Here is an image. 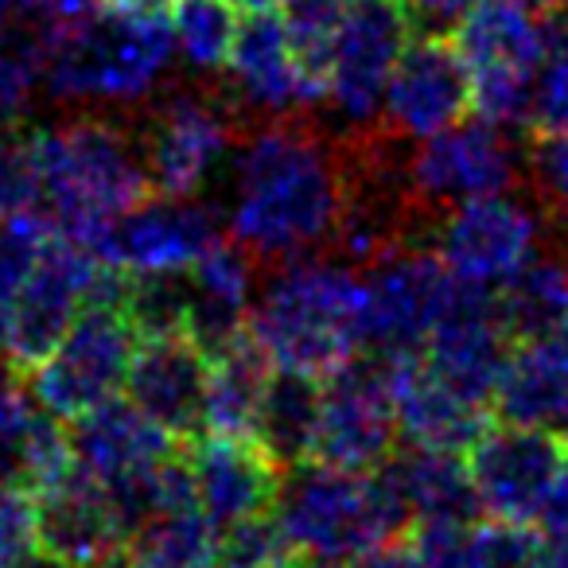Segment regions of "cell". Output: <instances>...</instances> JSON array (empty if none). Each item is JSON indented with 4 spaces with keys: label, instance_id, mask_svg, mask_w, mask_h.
<instances>
[{
    "label": "cell",
    "instance_id": "cell-1",
    "mask_svg": "<svg viewBox=\"0 0 568 568\" xmlns=\"http://www.w3.org/2000/svg\"><path fill=\"white\" fill-rule=\"evenodd\" d=\"M226 234L257 268L332 257L347 203V144L316 121H257L226 164Z\"/></svg>",
    "mask_w": 568,
    "mask_h": 568
},
{
    "label": "cell",
    "instance_id": "cell-2",
    "mask_svg": "<svg viewBox=\"0 0 568 568\" xmlns=\"http://www.w3.org/2000/svg\"><path fill=\"white\" fill-rule=\"evenodd\" d=\"M40 164V214L67 237L94 250L102 234L141 206L152 191L136 129L113 118L82 113L32 133Z\"/></svg>",
    "mask_w": 568,
    "mask_h": 568
},
{
    "label": "cell",
    "instance_id": "cell-3",
    "mask_svg": "<svg viewBox=\"0 0 568 568\" xmlns=\"http://www.w3.org/2000/svg\"><path fill=\"white\" fill-rule=\"evenodd\" d=\"M250 339L276 371L327 378L366 351L363 276L335 257L268 268L250 312Z\"/></svg>",
    "mask_w": 568,
    "mask_h": 568
},
{
    "label": "cell",
    "instance_id": "cell-4",
    "mask_svg": "<svg viewBox=\"0 0 568 568\" xmlns=\"http://www.w3.org/2000/svg\"><path fill=\"white\" fill-rule=\"evenodd\" d=\"M175 59L172 20L133 4H98L55 28L43 82L63 102H152Z\"/></svg>",
    "mask_w": 568,
    "mask_h": 568
},
{
    "label": "cell",
    "instance_id": "cell-5",
    "mask_svg": "<svg viewBox=\"0 0 568 568\" xmlns=\"http://www.w3.org/2000/svg\"><path fill=\"white\" fill-rule=\"evenodd\" d=\"M273 521L308 565L351 568L382 545L409 537V518L378 471H347L320 459L284 471Z\"/></svg>",
    "mask_w": 568,
    "mask_h": 568
},
{
    "label": "cell",
    "instance_id": "cell-6",
    "mask_svg": "<svg viewBox=\"0 0 568 568\" xmlns=\"http://www.w3.org/2000/svg\"><path fill=\"white\" fill-rule=\"evenodd\" d=\"M105 261L63 230L0 293V358L9 374H32L59 347L79 312L94 301Z\"/></svg>",
    "mask_w": 568,
    "mask_h": 568
},
{
    "label": "cell",
    "instance_id": "cell-7",
    "mask_svg": "<svg viewBox=\"0 0 568 568\" xmlns=\"http://www.w3.org/2000/svg\"><path fill=\"white\" fill-rule=\"evenodd\" d=\"M456 48L471 71L475 113L510 133L529 125L545 63L541 20L518 0H475L456 32Z\"/></svg>",
    "mask_w": 568,
    "mask_h": 568
},
{
    "label": "cell",
    "instance_id": "cell-8",
    "mask_svg": "<svg viewBox=\"0 0 568 568\" xmlns=\"http://www.w3.org/2000/svg\"><path fill=\"white\" fill-rule=\"evenodd\" d=\"M358 276H363L366 355H378L386 363L420 355L428 347L459 284L436 245L428 250L420 242L382 253Z\"/></svg>",
    "mask_w": 568,
    "mask_h": 568
},
{
    "label": "cell",
    "instance_id": "cell-9",
    "mask_svg": "<svg viewBox=\"0 0 568 568\" xmlns=\"http://www.w3.org/2000/svg\"><path fill=\"white\" fill-rule=\"evenodd\" d=\"M245 121L226 102V94H168L149 102L144 121L136 125L141 156L156 195L195 199L222 168L230 164Z\"/></svg>",
    "mask_w": 568,
    "mask_h": 568
},
{
    "label": "cell",
    "instance_id": "cell-10",
    "mask_svg": "<svg viewBox=\"0 0 568 568\" xmlns=\"http://www.w3.org/2000/svg\"><path fill=\"white\" fill-rule=\"evenodd\" d=\"M141 332L118 301H90L59 339V347L32 371V389L59 420H79L113 402L133 371Z\"/></svg>",
    "mask_w": 568,
    "mask_h": 568
},
{
    "label": "cell",
    "instance_id": "cell-11",
    "mask_svg": "<svg viewBox=\"0 0 568 568\" xmlns=\"http://www.w3.org/2000/svg\"><path fill=\"white\" fill-rule=\"evenodd\" d=\"M409 24L394 0H347L327 67V98L339 136H366L382 129L386 90L397 59L409 48Z\"/></svg>",
    "mask_w": 568,
    "mask_h": 568
},
{
    "label": "cell",
    "instance_id": "cell-12",
    "mask_svg": "<svg viewBox=\"0 0 568 568\" xmlns=\"http://www.w3.org/2000/svg\"><path fill=\"white\" fill-rule=\"evenodd\" d=\"M405 180L428 219L483 195H503L521 183V144L510 129L490 125L479 113L459 125L409 144Z\"/></svg>",
    "mask_w": 568,
    "mask_h": 568
},
{
    "label": "cell",
    "instance_id": "cell-13",
    "mask_svg": "<svg viewBox=\"0 0 568 568\" xmlns=\"http://www.w3.org/2000/svg\"><path fill=\"white\" fill-rule=\"evenodd\" d=\"M397 444L402 428H397L389 363L363 351L324 378L312 459L347 471H378Z\"/></svg>",
    "mask_w": 568,
    "mask_h": 568
},
{
    "label": "cell",
    "instance_id": "cell-14",
    "mask_svg": "<svg viewBox=\"0 0 568 568\" xmlns=\"http://www.w3.org/2000/svg\"><path fill=\"white\" fill-rule=\"evenodd\" d=\"M541 219L534 203L503 191L444 211L433 226V242L456 281L498 293L541 253Z\"/></svg>",
    "mask_w": 568,
    "mask_h": 568
},
{
    "label": "cell",
    "instance_id": "cell-15",
    "mask_svg": "<svg viewBox=\"0 0 568 568\" xmlns=\"http://www.w3.org/2000/svg\"><path fill=\"white\" fill-rule=\"evenodd\" d=\"M565 456V436L549 428L514 425V420L487 428L467 452V471L483 514L514 526H537V514Z\"/></svg>",
    "mask_w": 568,
    "mask_h": 568
},
{
    "label": "cell",
    "instance_id": "cell-16",
    "mask_svg": "<svg viewBox=\"0 0 568 568\" xmlns=\"http://www.w3.org/2000/svg\"><path fill=\"white\" fill-rule=\"evenodd\" d=\"M219 242L222 230L206 203L180 195H149L105 230L94 253L121 273L156 276L187 273Z\"/></svg>",
    "mask_w": 568,
    "mask_h": 568
},
{
    "label": "cell",
    "instance_id": "cell-17",
    "mask_svg": "<svg viewBox=\"0 0 568 568\" xmlns=\"http://www.w3.org/2000/svg\"><path fill=\"white\" fill-rule=\"evenodd\" d=\"M475 113L471 71L456 43L448 40H409L397 59V71L386 90L382 129L417 144Z\"/></svg>",
    "mask_w": 568,
    "mask_h": 568
},
{
    "label": "cell",
    "instance_id": "cell-18",
    "mask_svg": "<svg viewBox=\"0 0 568 568\" xmlns=\"http://www.w3.org/2000/svg\"><path fill=\"white\" fill-rule=\"evenodd\" d=\"M226 87L230 90L222 94L237 110V118L253 113L261 121H288L320 105L316 87L308 82L293 40L284 32V20L273 12L242 20L234 51L226 59Z\"/></svg>",
    "mask_w": 568,
    "mask_h": 568
},
{
    "label": "cell",
    "instance_id": "cell-19",
    "mask_svg": "<svg viewBox=\"0 0 568 568\" xmlns=\"http://www.w3.org/2000/svg\"><path fill=\"white\" fill-rule=\"evenodd\" d=\"M206 389H211V355L187 332L141 339L125 397L172 440L187 444L206 436Z\"/></svg>",
    "mask_w": 568,
    "mask_h": 568
},
{
    "label": "cell",
    "instance_id": "cell-20",
    "mask_svg": "<svg viewBox=\"0 0 568 568\" xmlns=\"http://www.w3.org/2000/svg\"><path fill=\"white\" fill-rule=\"evenodd\" d=\"M510 351H514V339L503 324L495 293L459 281L456 296H452L448 312H444L440 327L433 332L428 347L420 351V358H425L444 382H452L459 394H467L471 402L490 405Z\"/></svg>",
    "mask_w": 568,
    "mask_h": 568
},
{
    "label": "cell",
    "instance_id": "cell-21",
    "mask_svg": "<svg viewBox=\"0 0 568 568\" xmlns=\"http://www.w3.org/2000/svg\"><path fill=\"white\" fill-rule=\"evenodd\" d=\"M195 503L214 529H230L237 521L265 518L276 506L284 471L265 456L257 440L242 436H199L187 448Z\"/></svg>",
    "mask_w": 568,
    "mask_h": 568
},
{
    "label": "cell",
    "instance_id": "cell-22",
    "mask_svg": "<svg viewBox=\"0 0 568 568\" xmlns=\"http://www.w3.org/2000/svg\"><path fill=\"white\" fill-rule=\"evenodd\" d=\"M36 510H40L43 549L63 560L67 568L94 565V560L118 557L129 549V534L121 526L110 490L90 475H82L79 467L48 483L36 495Z\"/></svg>",
    "mask_w": 568,
    "mask_h": 568
},
{
    "label": "cell",
    "instance_id": "cell-23",
    "mask_svg": "<svg viewBox=\"0 0 568 568\" xmlns=\"http://www.w3.org/2000/svg\"><path fill=\"white\" fill-rule=\"evenodd\" d=\"M71 433L20 374L0 378V495H40L71 471Z\"/></svg>",
    "mask_w": 568,
    "mask_h": 568
},
{
    "label": "cell",
    "instance_id": "cell-24",
    "mask_svg": "<svg viewBox=\"0 0 568 568\" xmlns=\"http://www.w3.org/2000/svg\"><path fill=\"white\" fill-rule=\"evenodd\" d=\"M183 444L172 440L152 417H144L133 402H113L98 405L94 413L74 420L71 428V459L82 475L98 479L102 487H118L136 475L156 471L160 464L180 452Z\"/></svg>",
    "mask_w": 568,
    "mask_h": 568
},
{
    "label": "cell",
    "instance_id": "cell-25",
    "mask_svg": "<svg viewBox=\"0 0 568 568\" xmlns=\"http://www.w3.org/2000/svg\"><path fill=\"white\" fill-rule=\"evenodd\" d=\"M389 382H394L397 428H402L405 444L467 456L471 444L490 428L487 405L459 394L420 355L394 358L389 363Z\"/></svg>",
    "mask_w": 568,
    "mask_h": 568
},
{
    "label": "cell",
    "instance_id": "cell-26",
    "mask_svg": "<svg viewBox=\"0 0 568 568\" xmlns=\"http://www.w3.org/2000/svg\"><path fill=\"white\" fill-rule=\"evenodd\" d=\"M257 296V265L234 242H219L195 268H187V335L219 355L250 335V312Z\"/></svg>",
    "mask_w": 568,
    "mask_h": 568
},
{
    "label": "cell",
    "instance_id": "cell-27",
    "mask_svg": "<svg viewBox=\"0 0 568 568\" xmlns=\"http://www.w3.org/2000/svg\"><path fill=\"white\" fill-rule=\"evenodd\" d=\"M386 487L394 490L397 506L409 518V529L428 521H467L483 518L479 495H475L467 456L420 444H397L394 456L378 467Z\"/></svg>",
    "mask_w": 568,
    "mask_h": 568
},
{
    "label": "cell",
    "instance_id": "cell-28",
    "mask_svg": "<svg viewBox=\"0 0 568 568\" xmlns=\"http://www.w3.org/2000/svg\"><path fill=\"white\" fill-rule=\"evenodd\" d=\"M495 409L514 425L568 433V324L514 343L495 389Z\"/></svg>",
    "mask_w": 568,
    "mask_h": 568
},
{
    "label": "cell",
    "instance_id": "cell-29",
    "mask_svg": "<svg viewBox=\"0 0 568 568\" xmlns=\"http://www.w3.org/2000/svg\"><path fill=\"white\" fill-rule=\"evenodd\" d=\"M534 526H514L495 518L467 521H428L413 529L425 568H521L537 545Z\"/></svg>",
    "mask_w": 568,
    "mask_h": 568
},
{
    "label": "cell",
    "instance_id": "cell-30",
    "mask_svg": "<svg viewBox=\"0 0 568 568\" xmlns=\"http://www.w3.org/2000/svg\"><path fill=\"white\" fill-rule=\"evenodd\" d=\"M276 366L268 355L242 335L226 351L211 355V389H206V433L214 436H242L253 440L257 433L265 389L273 382Z\"/></svg>",
    "mask_w": 568,
    "mask_h": 568
},
{
    "label": "cell",
    "instance_id": "cell-31",
    "mask_svg": "<svg viewBox=\"0 0 568 568\" xmlns=\"http://www.w3.org/2000/svg\"><path fill=\"white\" fill-rule=\"evenodd\" d=\"M320 389H324V378L296 371H273L253 440L265 448V456L281 471L312 459L320 428Z\"/></svg>",
    "mask_w": 568,
    "mask_h": 568
},
{
    "label": "cell",
    "instance_id": "cell-32",
    "mask_svg": "<svg viewBox=\"0 0 568 568\" xmlns=\"http://www.w3.org/2000/svg\"><path fill=\"white\" fill-rule=\"evenodd\" d=\"M514 343L568 324V253H537L495 293Z\"/></svg>",
    "mask_w": 568,
    "mask_h": 568
},
{
    "label": "cell",
    "instance_id": "cell-33",
    "mask_svg": "<svg viewBox=\"0 0 568 568\" xmlns=\"http://www.w3.org/2000/svg\"><path fill=\"white\" fill-rule=\"evenodd\" d=\"M125 557L133 568H219V529L199 506H175L136 529Z\"/></svg>",
    "mask_w": 568,
    "mask_h": 568
},
{
    "label": "cell",
    "instance_id": "cell-34",
    "mask_svg": "<svg viewBox=\"0 0 568 568\" xmlns=\"http://www.w3.org/2000/svg\"><path fill=\"white\" fill-rule=\"evenodd\" d=\"M172 36L175 55L199 74L226 71V59L237 40V9L234 0H172Z\"/></svg>",
    "mask_w": 568,
    "mask_h": 568
},
{
    "label": "cell",
    "instance_id": "cell-35",
    "mask_svg": "<svg viewBox=\"0 0 568 568\" xmlns=\"http://www.w3.org/2000/svg\"><path fill=\"white\" fill-rule=\"evenodd\" d=\"M521 180L549 222H568V133L534 129L521 141Z\"/></svg>",
    "mask_w": 568,
    "mask_h": 568
},
{
    "label": "cell",
    "instance_id": "cell-36",
    "mask_svg": "<svg viewBox=\"0 0 568 568\" xmlns=\"http://www.w3.org/2000/svg\"><path fill=\"white\" fill-rule=\"evenodd\" d=\"M545 28V63L537 74L534 129L568 133V4L541 20Z\"/></svg>",
    "mask_w": 568,
    "mask_h": 568
},
{
    "label": "cell",
    "instance_id": "cell-37",
    "mask_svg": "<svg viewBox=\"0 0 568 568\" xmlns=\"http://www.w3.org/2000/svg\"><path fill=\"white\" fill-rule=\"evenodd\" d=\"M219 568H308V560L284 541L273 514L237 521L219 534Z\"/></svg>",
    "mask_w": 568,
    "mask_h": 568
},
{
    "label": "cell",
    "instance_id": "cell-38",
    "mask_svg": "<svg viewBox=\"0 0 568 568\" xmlns=\"http://www.w3.org/2000/svg\"><path fill=\"white\" fill-rule=\"evenodd\" d=\"M40 211V164L32 133L0 141V219Z\"/></svg>",
    "mask_w": 568,
    "mask_h": 568
},
{
    "label": "cell",
    "instance_id": "cell-39",
    "mask_svg": "<svg viewBox=\"0 0 568 568\" xmlns=\"http://www.w3.org/2000/svg\"><path fill=\"white\" fill-rule=\"evenodd\" d=\"M43 549L40 541V510L36 495L12 490L0 495V568H17Z\"/></svg>",
    "mask_w": 568,
    "mask_h": 568
},
{
    "label": "cell",
    "instance_id": "cell-40",
    "mask_svg": "<svg viewBox=\"0 0 568 568\" xmlns=\"http://www.w3.org/2000/svg\"><path fill=\"white\" fill-rule=\"evenodd\" d=\"M402 9L405 24H409L413 36L420 40H448V36L459 32L467 9L475 0H394Z\"/></svg>",
    "mask_w": 568,
    "mask_h": 568
},
{
    "label": "cell",
    "instance_id": "cell-41",
    "mask_svg": "<svg viewBox=\"0 0 568 568\" xmlns=\"http://www.w3.org/2000/svg\"><path fill=\"white\" fill-rule=\"evenodd\" d=\"M537 534L552 537V541H568V456L552 479L549 495H545L541 514H537Z\"/></svg>",
    "mask_w": 568,
    "mask_h": 568
},
{
    "label": "cell",
    "instance_id": "cell-42",
    "mask_svg": "<svg viewBox=\"0 0 568 568\" xmlns=\"http://www.w3.org/2000/svg\"><path fill=\"white\" fill-rule=\"evenodd\" d=\"M355 568H425V560H420L417 545L409 537H397V541L374 549L371 557H363Z\"/></svg>",
    "mask_w": 568,
    "mask_h": 568
},
{
    "label": "cell",
    "instance_id": "cell-43",
    "mask_svg": "<svg viewBox=\"0 0 568 568\" xmlns=\"http://www.w3.org/2000/svg\"><path fill=\"white\" fill-rule=\"evenodd\" d=\"M12 4H20V9H28V12H40V17H48V20H74V17H82V12H90V9H98L102 0H12Z\"/></svg>",
    "mask_w": 568,
    "mask_h": 568
},
{
    "label": "cell",
    "instance_id": "cell-44",
    "mask_svg": "<svg viewBox=\"0 0 568 568\" xmlns=\"http://www.w3.org/2000/svg\"><path fill=\"white\" fill-rule=\"evenodd\" d=\"M521 568H568V541H552V537H537L534 552L526 557Z\"/></svg>",
    "mask_w": 568,
    "mask_h": 568
},
{
    "label": "cell",
    "instance_id": "cell-45",
    "mask_svg": "<svg viewBox=\"0 0 568 568\" xmlns=\"http://www.w3.org/2000/svg\"><path fill=\"white\" fill-rule=\"evenodd\" d=\"M284 4H288V0H234V9H237V12H245V17H265V12L281 17Z\"/></svg>",
    "mask_w": 568,
    "mask_h": 568
},
{
    "label": "cell",
    "instance_id": "cell-46",
    "mask_svg": "<svg viewBox=\"0 0 568 568\" xmlns=\"http://www.w3.org/2000/svg\"><path fill=\"white\" fill-rule=\"evenodd\" d=\"M518 4H521V9L534 12L537 20H545V17H552V12H557V9H565L568 0H518Z\"/></svg>",
    "mask_w": 568,
    "mask_h": 568
},
{
    "label": "cell",
    "instance_id": "cell-47",
    "mask_svg": "<svg viewBox=\"0 0 568 568\" xmlns=\"http://www.w3.org/2000/svg\"><path fill=\"white\" fill-rule=\"evenodd\" d=\"M17 568H67V565H63V560H59V557H51L48 549H40V552H36V557H28L24 565H17Z\"/></svg>",
    "mask_w": 568,
    "mask_h": 568
},
{
    "label": "cell",
    "instance_id": "cell-48",
    "mask_svg": "<svg viewBox=\"0 0 568 568\" xmlns=\"http://www.w3.org/2000/svg\"><path fill=\"white\" fill-rule=\"evenodd\" d=\"M312 568H339V565H312Z\"/></svg>",
    "mask_w": 568,
    "mask_h": 568
},
{
    "label": "cell",
    "instance_id": "cell-49",
    "mask_svg": "<svg viewBox=\"0 0 568 568\" xmlns=\"http://www.w3.org/2000/svg\"><path fill=\"white\" fill-rule=\"evenodd\" d=\"M0 363H4V358H0Z\"/></svg>",
    "mask_w": 568,
    "mask_h": 568
},
{
    "label": "cell",
    "instance_id": "cell-50",
    "mask_svg": "<svg viewBox=\"0 0 568 568\" xmlns=\"http://www.w3.org/2000/svg\"><path fill=\"white\" fill-rule=\"evenodd\" d=\"M102 4H105V0H102Z\"/></svg>",
    "mask_w": 568,
    "mask_h": 568
}]
</instances>
